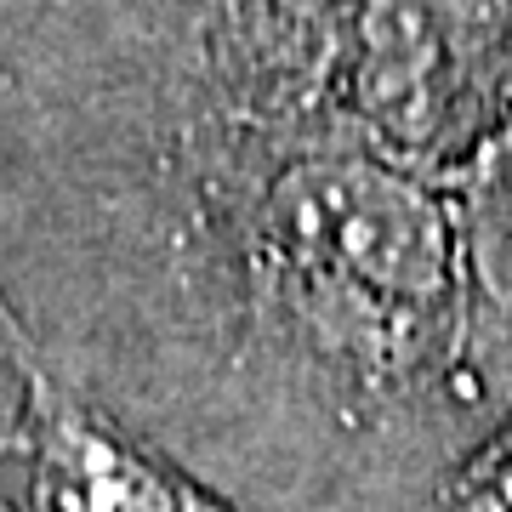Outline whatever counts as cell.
Masks as SVG:
<instances>
[{
  "instance_id": "obj_1",
  "label": "cell",
  "mask_w": 512,
  "mask_h": 512,
  "mask_svg": "<svg viewBox=\"0 0 512 512\" xmlns=\"http://www.w3.org/2000/svg\"><path fill=\"white\" fill-rule=\"evenodd\" d=\"M279 245L370 302L421 308L456 268V222L444 205L376 154H308L274 183Z\"/></svg>"
},
{
  "instance_id": "obj_2",
  "label": "cell",
  "mask_w": 512,
  "mask_h": 512,
  "mask_svg": "<svg viewBox=\"0 0 512 512\" xmlns=\"http://www.w3.org/2000/svg\"><path fill=\"white\" fill-rule=\"evenodd\" d=\"M450 46L456 40L444 0H370L359 29V97L387 137L421 143L439 126Z\"/></svg>"
},
{
  "instance_id": "obj_3",
  "label": "cell",
  "mask_w": 512,
  "mask_h": 512,
  "mask_svg": "<svg viewBox=\"0 0 512 512\" xmlns=\"http://www.w3.org/2000/svg\"><path fill=\"white\" fill-rule=\"evenodd\" d=\"M456 251L484 302L512 319V120H501L461 171Z\"/></svg>"
}]
</instances>
